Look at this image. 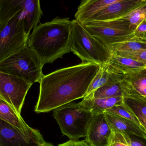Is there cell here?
<instances>
[{"instance_id":"cell-1","label":"cell","mask_w":146,"mask_h":146,"mask_svg":"<svg viewBox=\"0 0 146 146\" xmlns=\"http://www.w3.org/2000/svg\"><path fill=\"white\" fill-rule=\"evenodd\" d=\"M101 66L82 63L57 69L44 75L34 111L48 113L86 96Z\"/></svg>"},{"instance_id":"cell-2","label":"cell","mask_w":146,"mask_h":146,"mask_svg":"<svg viewBox=\"0 0 146 146\" xmlns=\"http://www.w3.org/2000/svg\"><path fill=\"white\" fill-rule=\"evenodd\" d=\"M71 31L69 18L57 17L34 27L27 44L44 66L71 52Z\"/></svg>"},{"instance_id":"cell-3","label":"cell","mask_w":146,"mask_h":146,"mask_svg":"<svg viewBox=\"0 0 146 146\" xmlns=\"http://www.w3.org/2000/svg\"><path fill=\"white\" fill-rule=\"evenodd\" d=\"M71 51L83 63H95L101 67L107 63L111 55L105 45L76 19L72 21Z\"/></svg>"},{"instance_id":"cell-4","label":"cell","mask_w":146,"mask_h":146,"mask_svg":"<svg viewBox=\"0 0 146 146\" xmlns=\"http://www.w3.org/2000/svg\"><path fill=\"white\" fill-rule=\"evenodd\" d=\"M43 67L37 56L27 44L0 63V72L18 77L33 85L40 83Z\"/></svg>"},{"instance_id":"cell-5","label":"cell","mask_w":146,"mask_h":146,"mask_svg":"<svg viewBox=\"0 0 146 146\" xmlns=\"http://www.w3.org/2000/svg\"><path fill=\"white\" fill-rule=\"evenodd\" d=\"M53 115L62 135L70 140L86 138L93 114L79 103L61 106L54 110Z\"/></svg>"},{"instance_id":"cell-6","label":"cell","mask_w":146,"mask_h":146,"mask_svg":"<svg viewBox=\"0 0 146 146\" xmlns=\"http://www.w3.org/2000/svg\"><path fill=\"white\" fill-rule=\"evenodd\" d=\"M42 14L39 0H0V24L15 16L22 22L28 36Z\"/></svg>"},{"instance_id":"cell-7","label":"cell","mask_w":146,"mask_h":146,"mask_svg":"<svg viewBox=\"0 0 146 146\" xmlns=\"http://www.w3.org/2000/svg\"><path fill=\"white\" fill-rule=\"evenodd\" d=\"M82 25L91 35L105 45L135 37L134 28L124 18L106 21H94Z\"/></svg>"},{"instance_id":"cell-8","label":"cell","mask_w":146,"mask_h":146,"mask_svg":"<svg viewBox=\"0 0 146 146\" xmlns=\"http://www.w3.org/2000/svg\"><path fill=\"white\" fill-rule=\"evenodd\" d=\"M28 37L23 23L15 16L0 24V63L25 45Z\"/></svg>"},{"instance_id":"cell-9","label":"cell","mask_w":146,"mask_h":146,"mask_svg":"<svg viewBox=\"0 0 146 146\" xmlns=\"http://www.w3.org/2000/svg\"><path fill=\"white\" fill-rule=\"evenodd\" d=\"M32 85L18 77L0 72V100L21 115L26 97Z\"/></svg>"},{"instance_id":"cell-10","label":"cell","mask_w":146,"mask_h":146,"mask_svg":"<svg viewBox=\"0 0 146 146\" xmlns=\"http://www.w3.org/2000/svg\"><path fill=\"white\" fill-rule=\"evenodd\" d=\"M44 141L38 129L23 133L0 118V146H42Z\"/></svg>"},{"instance_id":"cell-11","label":"cell","mask_w":146,"mask_h":146,"mask_svg":"<svg viewBox=\"0 0 146 146\" xmlns=\"http://www.w3.org/2000/svg\"><path fill=\"white\" fill-rule=\"evenodd\" d=\"M146 6V0H117L99 11L89 21H106L122 19Z\"/></svg>"},{"instance_id":"cell-12","label":"cell","mask_w":146,"mask_h":146,"mask_svg":"<svg viewBox=\"0 0 146 146\" xmlns=\"http://www.w3.org/2000/svg\"><path fill=\"white\" fill-rule=\"evenodd\" d=\"M111 130L104 113L93 114L86 140L94 146H108Z\"/></svg>"},{"instance_id":"cell-13","label":"cell","mask_w":146,"mask_h":146,"mask_svg":"<svg viewBox=\"0 0 146 146\" xmlns=\"http://www.w3.org/2000/svg\"><path fill=\"white\" fill-rule=\"evenodd\" d=\"M121 82L124 91V104L136 116L144 129L146 123V98L123 79Z\"/></svg>"},{"instance_id":"cell-14","label":"cell","mask_w":146,"mask_h":146,"mask_svg":"<svg viewBox=\"0 0 146 146\" xmlns=\"http://www.w3.org/2000/svg\"><path fill=\"white\" fill-rule=\"evenodd\" d=\"M106 65L110 72L127 75L146 68V64L130 58L111 55Z\"/></svg>"},{"instance_id":"cell-15","label":"cell","mask_w":146,"mask_h":146,"mask_svg":"<svg viewBox=\"0 0 146 146\" xmlns=\"http://www.w3.org/2000/svg\"><path fill=\"white\" fill-rule=\"evenodd\" d=\"M104 113L111 130L126 133L146 140L145 131L136 123L116 115L106 112Z\"/></svg>"},{"instance_id":"cell-16","label":"cell","mask_w":146,"mask_h":146,"mask_svg":"<svg viewBox=\"0 0 146 146\" xmlns=\"http://www.w3.org/2000/svg\"><path fill=\"white\" fill-rule=\"evenodd\" d=\"M117 0H83L75 14V19L81 24L86 23L89 19L104 8Z\"/></svg>"},{"instance_id":"cell-17","label":"cell","mask_w":146,"mask_h":146,"mask_svg":"<svg viewBox=\"0 0 146 146\" xmlns=\"http://www.w3.org/2000/svg\"><path fill=\"white\" fill-rule=\"evenodd\" d=\"M123 97L95 99L88 96L79 103L93 114L104 113L106 110L123 103Z\"/></svg>"},{"instance_id":"cell-18","label":"cell","mask_w":146,"mask_h":146,"mask_svg":"<svg viewBox=\"0 0 146 146\" xmlns=\"http://www.w3.org/2000/svg\"><path fill=\"white\" fill-rule=\"evenodd\" d=\"M0 118L23 133L31 132L33 128L30 127L10 105L0 100Z\"/></svg>"},{"instance_id":"cell-19","label":"cell","mask_w":146,"mask_h":146,"mask_svg":"<svg viewBox=\"0 0 146 146\" xmlns=\"http://www.w3.org/2000/svg\"><path fill=\"white\" fill-rule=\"evenodd\" d=\"M123 76L110 72L106 64L102 66L91 82L85 97L106 85L121 81L123 79Z\"/></svg>"},{"instance_id":"cell-20","label":"cell","mask_w":146,"mask_h":146,"mask_svg":"<svg viewBox=\"0 0 146 146\" xmlns=\"http://www.w3.org/2000/svg\"><path fill=\"white\" fill-rule=\"evenodd\" d=\"M105 46L111 55H115L122 52H129L140 49H146V42L135 37L121 43Z\"/></svg>"},{"instance_id":"cell-21","label":"cell","mask_w":146,"mask_h":146,"mask_svg":"<svg viewBox=\"0 0 146 146\" xmlns=\"http://www.w3.org/2000/svg\"><path fill=\"white\" fill-rule=\"evenodd\" d=\"M122 81L106 85L88 96L95 99L123 97L124 92Z\"/></svg>"},{"instance_id":"cell-22","label":"cell","mask_w":146,"mask_h":146,"mask_svg":"<svg viewBox=\"0 0 146 146\" xmlns=\"http://www.w3.org/2000/svg\"><path fill=\"white\" fill-rule=\"evenodd\" d=\"M105 112L116 115L125 119H127L136 123L137 125L144 129L139 119L136 117L134 114L128 108L127 106L124 104V102L122 104L116 105L110 109L106 110ZM144 130L145 131V129Z\"/></svg>"},{"instance_id":"cell-23","label":"cell","mask_w":146,"mask_h":146,"mask_svg":"<svg viewBox=\"0 0 146 146\" xmlns=\"http://www.w3.org/2000/svg\"><path fill=\"white\" fill-rule=\"evenodd\" d=\"M123 79L130 83L139 92L146 87V68L123 76Z\"/></svg>"},{"instance_id":"cell-24","label":"cell","mask_w":146,"mask_h":146,"mask_svg":"<svg viewBox=\"0 0 146 146\" xmlns=\"http://www.w3.org/2000/svg\"><path fill=\"white\" fill-rule=\"evenodd\" d=\"M123 18L127 20L135 30V28L146 19V6L135 10Z\"/></svg>"},{"instance_id":"cell-25","label":"cell","mask_w":146,"mask_h":146,"mask_svg":"<svg viewBox=\"0 0 146 146\" xmlns=\"http://www.w3.org/2000/svg\"><path fill=\"white\" fill-rule=\"evenodd\" d=\"M113 55L130 58L146 64V49H140L129 52H122Z\"/></svg>"},{"instance_id":"cell-26","label":"cell","mask_w":146,"mask_h":146,"mask_svg":"<svg viewBox=\"0 0 146 146\" xmlns=\"http://www.w3.org/2000/svg\"><path fill=\"white\" fill-rule=\"evenodd\" d=\"M111 130L109 145L112 146H129L124 139L122 132Z\"/></svg>"},{"instance_id":"cell-27","label":"cell","mask_w":146,"mask_h":146,"mask_svg":"<svg viewBox=\"0 0 146 146\" xmlns=\"http://www.w3.org/2000/svg\"><path fill=\"white\" fill-rule=\"evenodd\" d=\"M123 133V132H122ZM125 141L129 146H146V140L123 133Z\"/></svg>"},{"instance_id":"cell-28","label":"cell","mask_w":146,"mask_h":146,"mask_svg":"<svg viewBox=\"0 0 146 146\" xmlns=\"http://www.w3.org/2000/svg\"><path fill=\"white\" fill-rule=\"evenodd\" d=\"M134 32L135 37L146 42V19L135 28Z\"/></svg>"},{"instance_id":"cell-29","label":"cell","mask_w":146,"mask_h":146,"mask_svg":"<svg viewBox=\"0 0 146 146\" xmlns=\"http://www.w3.org/2000/svg\"><path fill=\"white\" fill-rule=\"evenodd\" d=\"M58 146H94L86 140H69L67 142L58 145Z\"/></svg>"},{"instance_id":"cell-30","label":"cell","mask_w":146,"mask_h":146,"mask_svg":"<svg viewBox=\"0 0 146 146\" xmlns=\"http://www.w3.org/2000/svg\"><path fill=\"white\" fill-rule=\"evenodd\" d=\"M139 93H140L143 97L146 98V87L143 88L142 90H141Z\"/></svg>"},{"instance_id":"cell-31","label":"cell","mask_w":146,"mask_h":146,"mask_svg":"<svg viewBox=\"0 0 146 146\" xmlns=\"http://www.w3.org/2000/svg\"><path fill=\"white\" fill-rule=\"evenodd\" d=\"M144 129H145V130L146 132V124H145V126H144Z\"/></svg>"},{"instance_id":"cell-32","label":"cell","mask_w":146,"mask_h":146,"mask_svg":"<svg viewBox=\"0 0 146 146\" xmlns=\"http://www.w3.org/2000/svg\"><path fill=\"white\" fill-rule=\"evenodd\" d=\"M108 146H112L111 145H108Z\"/></svg>"},{"instance_id":"cell-33","label":"cell","mask_w":146,"mask_h":146,"mask_svg":"<svg viewBox=\"0 0 146 146\" xmlns=\"http://www.w3.org/2000/svg\"><path fill=\"white\" fill-rule=\"evenodd\" d=\"M42 146H43V145H42Z\"/></svg>"}]
</instances>
